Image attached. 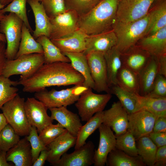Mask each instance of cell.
I'll return each mask as SVG.
<instances>
[{
	"label": "cell",
	"mask_w": 166,
	"mask_h": 166,
	"mask_svg": "<svg viewBox=\"0 0 166 166\" xmlns=\"http://www.w3.org/2000/svg\"><path fill=\"white\" fill-rule=\"evenodd\" d=\"M84 79L70 63L56 62L42 65L31 77L18 81L23 91L35 93L52 86L83 85Z\"/></svg>",
	"instance_id": "6da1fadb"
},
{
	"label": "cell",
	"mask_w": 166,
	"mask_h": 166,
	"mask_svg": "<svg viewBox=\"0 0 166 166\" xmlns=\"http://www.w3.org/2000/svg\"><path fill=\"white\" fill-rule=\"evenodd\" d=\"M121 0H102L85 14L80 16L79 29L88 35L112 29Z\"/></svg>",
	"instance_id": "7a4b0ae2"
},
{
	"label": "cell",
	"mask_w": 166,
	"mask_h": 166,
	"mask_svg": "<svg viewBox=\"0 0 166 166\" xmlns=\"http://www.w3.org/2000/svg\"><path fill=\"white\" fill-rule=\"evenodd\" d=\"M150 13L133 21L123 23L115 21L112 29L117 37L116 47L123 53L135 45L145 35L149 24Z\"/></svg>",
	"instance_id": "3957f363"
},
{
	"label": "cell",
	"mask_w": 166,
	"mask_h": 166,
	"mask_svg": "<svg viewBox=\"0 0 166 166\" xmlns=\"http://www.w3.org/2000/svg\"><path fill=\"white\" fill-rule=\"evenodd\" d=\"M45 63L43 54L33 53L22 55L12 60H7L2 75L9 78L20 75L19 80L26 79L33 75Z\"/></svg>",
	"instance_id": "277c9868"
},
{
	"label": "cell",
	"mask_w": 166,
	"mask_h": 166,
	"mask_svg": "<svg viewBox=\"0 0 166 166\" xmlns=\"http://www.w3.org/2000/svg\"><path fill=\"white\" fill-rule=\"evenodd\" d=\"M87 88L83 85H79L60 90L52 89L48 91L45 89L35 93L34 97L42 102L48 109L67 107L75 103Z\"/></svg>",
	"instance_id": "5b68a950"
},
{
	"label": "cell",
	"mask_w": 166,
	"mask_h": 166,
	"mask_svg": "<svg viewBox=\"0 0 166 166\" xmlns=\"http://www.w3.org/2000/svg\"><path fill=\"white\" fill-rule=\"evenodd\" d=\"M25 102V99L18 94L1 109L8 124L21 136H28L31 127L26 117Z\"/></svg>",
	"instance_id": "8992f818"
},
{
	"label": "cell",
	"mask_w": 166,
	"mask_h": 166,
	"mask_svg": "<svg viewBox=\"0 0 166 166\" xmlns=\"http://www.w3.org/2000/svg\"><path fill=\"white\" fill-rule=\"evenodd\" d=\"M23 21L15 14L10 13L0 21V32L6 37L7 45L6 55L7 60L14 59L21 38Z\"/></svg>",
	"instance_id": "52a82bcc"
},
{
	"label": "cell",
	"mask_w": 166,
	"mask_h": 166,
	"mask_svg": "<svg viewBox=\"0 0 166 166\" xmlns=\"http://www.w3.org/2000/svg\"><path fill=\"white\" fill-rule=\"evenodd\" d=\"M88 88L81 95L75 104L81 120L87 121L95 113L103 111L111 99V94H98Z\"/></svg>",
	"instance_id": "ba28073f"
},
{
	"label": "cell",
	"mask_w": 166,
	"mask_h": 166,
	"mask_svg": "<svg viewBox=\"0 0 166 166\" xmlns=\"http://www.w3.org/2000/svg\"><path fill=\"white\" fill-rule=\"evenodd\" d=\"M156 0H121L115 21L128 22L146 15Z\"/></svg>",
	"instance_id": "9c48e42d"
},
{
	"label": "cell",
	"mask_w": 166,
	"mask_h": 166,
	"mask_svg": "<svg viewBox=\"0 0 166 166\" xmlns=\"http://www.w3.org/2000/svg\"><path fill=\"white\" fill-rule=\"evenodd\" d=\"M79 17L75 11L67 9L63 13L49 18L51 30L49 38H59L73 34L79 29Z\"/></svg>",
	"instance_id": "30bf717a"
},
{
	"label": "cell",
	"mask_w": 166,
	"mask_h": 166,
	"mask_svg": "<svg viewBox=\"0 0 166 166\" xmlns=\"http://www.w3.org/2000/svg\"><path fill=\"white\" fill-rule=\"evenodd\" d=\"M91 76L94 82V90L98 92L110 93L107 72L104 53L93 52L86 55Z\"/></svg>",
	"instance_id": "8fae6325"
},
{
	"label": "cell",
	"mask_w": 166,
	"mask_h": 166,
	"mask_svg": "<svg viewBox=\"0 0 166 166\" xmlns=\"http://www.w3.org/2000/svg\"><path fill=\"white\" fill-rule=\"evenodd\" d=\"M94 145L90 141L70 153L66 152L56 162L50 164L54 166H90L94 162Z\"/></svg>",
	"instance_id": "7c38bea8"
},
{
	"label": "cell",
	"mask_w": 166,
	"mask_h": 166,
	"mask_svg": "<svg viewBox=\"0 0 166 166\" xmlns=\"http://www.w3.org/2000/svg\"><path fill=\"white\" fill-rule=\"evenodd\" d=\"M25 108L28 121L35 127L38 133L52 123L53 120L47 114L48 109L35 97H28L25 102Z\"/></svg>",
	"instance_id": "4fadbf2b"
},
{
	"label": "cell",
	"mask_w": 166,
	"mask_h": 166,
	"mask_svg": "<svg viewBox=\"0 0 166 166\" xmlns=\"http://www.w3.org/2000/svg\"><path fill=\"white\" fill-rule=\"evenodd\" d=\"M156 119L152 114L144 110L128 114L127 130L133 135L136 140L148 136L152 132Z\"/></svg>",
	"instance_id": "5bb4252c"
},
{
	"label": "cell",
	"mask_w": 166,
	"mask_h": 166,
	"mask_svg": "<svg viewBox=\"0 0 166 166\" xmlns=\"http://www.w3.org/2000/svg\"><path fill=\"white\" fill-rule=\"evenodd\" d=\"M103 124L109 127L115 136L121 134L127 130L128 113L119 101L114 102L109 109L103 111Z\"/></svg>",
	"instance_id": "9a60e30c"
},
{
	"label": "cell",
	"mask_w": 166,
	"mask_h": 166,
	"mask_svg": "<svg viewBox=\"0 0 166 166\" xmlns=\"http://www.w3.org/2000/svg\"><path fill=\"white\" fill-rule=\"evenodd\" d=\"M98 128L99 142L97 149L95 150L93 164L94 166H104L109 154L116 148V137L112 129L103 123Z\"/></svg>",
	"instance_id": "2e32d148"
},
{
	"label": "cell",
	"mask_w": 166,
	"mask_h": 166,
	"mask_svg": "<svg viewBox=\"0 0 166 166\" xmlns=\"http://www.w3.org/2000/svg\"><path fill=\"white\" fill-rule=\"evenodd\" d=\"M117 42V37L112 29L88 35L86 39V49L83 53L85 55L93 52L104 53L116 46Z\"/></svg>",
	"instance_id": "e0dca14e"
},
{
	"label": "cell",
	"mask_w": 166,
	"mask_h": 166,
	"mask_svg": "<svg viewBox=\"0 0 166 166\" xmlns=\"http://www.w3.org/2000/svg\"><path fill=\"white\" fill-rule=\"evenodd\" d=\"M158 57L166 55V26L154 33L144 36L135 45Z\"/></svg>",
	"instance_id": "ac0fdd59"
},
{
	"label": "cell",
	"mask_w": 166,
	"mask_h": 166,
	"mask_svg": "<svg viewBox=\"0 0 166 166\" xmlns=\"http://www.w3.org/2000/svg\"><path fill=\"white\" fill-rule=\"evenodd\" d=\"M49 109L51 112L50 117L53 121H57L72 135L77 136L82 125L81 119L77 114L68 109L66 106Z\"/></svg>",
	"instance_id": "d6986e66"
},
{
	"label": "cell",
	"mask_w": 166,
	"mask_h": 166,
	"mask_svg": "<svg viewBox=\"0 0 166 166\" xmlns=\"http://www.w3.org/2000/svg\"><path fill=\"white\" fill-rule=\"evenodd\" d=\"M88 35L79 29L66 37L50 39L63 53L83 52L86 49V39Z\"/></svg>",
	"instance_id": "ffe728a7"
},
{
	"label": "cell",
	"mask_w": 166,
	"mask_h": 166,
	"mask_svg": "<svg viewBox=\"0 0 166 166\" xmlns=\"http://www.w3.org/2000/svg\"><path fill=\"white\" fill-rule=\"evenodd\" d=\"M151 56L146 51L135 45L121 53L122 65L139 74Z\"/></svg>",
	"instance_id": "44dd1931"
},
{
	"label": "cell",
	"mask_w": 166,
	"mask_h": 166,
	"mask_svg": "<svg viewBox=\"0 0 166 166\" xmlns=\"http://www.w3.org/2000/svg\"><path fill=\"white\" fill-rule=\"evenodd\" d=\"M7 161L15 166H32L33 164L31 147L26 136L6 152Z\"/></svg>",
	"instance_id": "7402d4cb"
},
{
	"label": "cell",
	"mask_w": 166,
	"mask_h": 166,
	"mask_svg": "<svg viewBox=\"0 0 166 166\" xmlns=\"http://www.w3.org/2000/svg\"><path fill=\"white\" fill-rule=\"evenodd\" d=\"M76 141V137L66 130L47 146L49 151L47 161L50 164L58 161L64 154L75 146Z\"/></svg>",
	"instance_id": "603a6c76"
},
{
	"label": "cell",
	"mask_w": 166,
	"mask_h": 166,
	"mask_svg": "<svg viewBox=\"0 0 166 166\" xmlns=\"http://www.w3.org/2000/svg\"><path fill=\"white\" fill-rule=\"evenodd\" d=\"M33 13L35 21V29L33 37L35 39L42 36L49 38L51 30L49 18L42 4L37 0H27Z\"/></svg>",
	"instance_id": "cb8c5ba5"
},
{
	"label": "cell",
	"mask_w": 166,
	"mask_h": 166,
	"mask_svg": "<svg viewBox=\"0 0 166 166\" xmlns=\"http://www.w3.org/2000/svg\"><path fill=\"white\" fill-rule=\"evenodd\" d=\"M158 74L157 57L151 56L146 65L138 74L140 95L146 96L149 93Z\"/></svg>",
	"instance_id": "d4e9b609"
},
{
	"label": "cell",
	"mask_w": 166,
	"mask_h": 166,
	"mask_svg": "<svg viewBox=\"0 0 166 166\" xmlns=\"http://www.w3.org/2000/svg\"><path fill=\"white\" fill-rule=\"evenodd\" d=\"M138 111L144 110L155 116L156 118L166 117V97H157L136 94Z\"/></svg>",
	"instance_id": "484cf974"
},
{
	"label": "cell",
	"mask_w": 166,
	"mask_h": 166,
	"mask_svg": "<svg viewBox=\"0 0 166 166\" xmlns=\"http://www.w3.org/2000/svg\"><path fill=\"white\" fill-rule=\"evenodd\" d=\"M70 61L72 66L83 77V85L94 89L95 85L91 76L86 55L83 52L64 53Z\"/></svg>",
	"instance_id": "4316f807"
},
{
	"label": "cell",
	"mask_w": 166,
	"mask_h": 166,
	"mask_svg": "<svg viewBox=\"0 0 166 166\" xmlns=\"http://www.w3.org/2000/svg\"><path fill=\"white\" fill-rule=\"evenodd\" d=\"M158 1L149 10V22L144 36L151 35L166 26V0Z\"/></svg>",
	"instance_id": "83f0119b"
},
{
	"label": "cell",
	"mask_w": 166,
	"mask_h": 166,
	"mask_svg": "<svg viewBox=\"0 0 166 166\" xmlns=\"http://www.w3.org/2000/svg\"><path fill=\"white\" fill-rule=\"evenodd\" d=\"M104 53L107 69L108 85L110 88L117 85V74L122 66L121 53L115 46Z\"/></svg>",
	"instance_id": "f1b7e54d"
},
{
	"label": "cell",
	"mask_w": 166,
	"mask_h": 166,
	"mask_svg": "<svg viewBox=\"0 0 166 166\" xmlns=\"http://www.w3.org/2000/svg\"><path fill=\"white\" fill-rule=\"evenodd\" d=\"M36 40L42 48L45 64L56 62H70L68 58L63 54L48 37L42 36Z\"/></svg>",
	"instance_id": "f546056e"
},
{
	"label": "cell",
	"mask_w": 166,
	"mask_h": 166,
	"mask_svg": "<svg viewBox=\"0 0 166 166\" xmlns=\"http://www.w3.org/2000/svg\"><path fill=\"white\" fill-rule=\"evenodd\" d=\"M117 83L118 85L123 89L139 94L138 74L122 65L117 74Z\"/></svg>",
	"instance_id": "4dcf8cb0"
},
{
	"label": "cell",
	"mask_w": 166,
	"mask_h": 166,
	"mask_svg": "<svg viewBox=\"0 0 166 166\" xmlns=\"http://www.w3.org/2000/svg\"><path fill=\"white\" fill-rule=\"evenodd\" d=\"M106 164L107 166L146 165L140 156H131L116 148L113 150L109 154Z\"/></svg>",
	"instance_id": "1f68e13d"
},
{
	"label": "cell",
	"mask_w": 166,
	"mask_h": 166,
	"mask_svg": "<svg viewBox=\"0 0 166 166\" xmlns=\"http://www.w3.org/2000/svg\"><path fill=\"white\" fill-rule=\"evenodd\" d=\"M103 111L95 113L81 127L76 136L75 149H78L83 145L89 136L103 123Z\"/></svg>",
	"instance_id": "d6a6232c"
},
{
	"label": "cell",
	"mask_w": 166,
	"mask_h": 166,
	"mask_svg": "<svg viewBox=\"0 0 166 166\" xmlns=\"http://www.w3.org/2000/svg\"><path fill=\"white\" fill-rule=\"evenodd\" d=\"M33 53L43 54V49L40 44L31 35L30 30L23 23L21 40L15 58L22 55Z\"/></svg>",
	"instance_id": "836d02e7"
},
{
	"label": "cell",
	"mask_w": 166,
	"mask_h": 166,
	"mask_svg": "<svg viewBox=\"0 0 166 166\" xmlns=\"http://www.w3.org/2000/svg\"><path fill=\"white\" fill-rule=\"evenodd\" d=\"M136 140L138 155L146 165L153 166L158 148L157 146L148 136L142 137Z\"/></svg>",
	"instance_id": "e575fe53"
},
{
	"label": "cell",
	"mask_w": 166,
	"mask_h": 166,
	"mask_svg": "<svg viewBox=\"0 0 166 166\" xmlns=\"http://www.w3.org/2000/svg\"><path fill=\"white\" fill-rule=\"evenodd\" d=\"M110 93L115 95L128 114L138 111L136 94L127 91L117 85L110 88Z\"/></svg>",
	"instance_id": "d590c367"
},
{
	"label": "cell",
	"mask_w": 166,
	"mask_h": 166,
	"mask_svg": "<svg viewBox=\"0 0 166 166\" xmlns=\"http://www.w3.org/2000/svg\"><path fill=\"white\" fill-rule=\"evenodd\" d=\"M116 136V148L133 156H139L136 140L133 135L127 130L124 133Z\"/></svg>",
	"instance_id": "8d00e7d4"
},
{
	"label": "cell",
	"mask_w": 166,
	"mask_h": 166,
	"mask_svg": "<svg viewBox=\"0 0 166 166\" xmlns=\"http://www.w3.org/2000/svg\"><path fill=\"white\" fill-rule=\"evenodd\" d=\"M17 85L18 81L11 80L2 75L0 76V109L5 103L18 94V89L13 86Z\"/></svg>",
	"instance_id": "74e56055"
},
{
	"label": "cell",
	"mask_w": 166,
	"mask_h": 166,
	"mask_svg": "<svg viewBox=\"0 0 166 166\" xmlns=\"http://www.w3.org/2000/svg\"><path fill=\"white\" fill-rule=\"evenodd\" d=\"M27 0H13L6 7L0 10V13L9 12L15 14L23 21L30 32L33 30L30 26L27 16L26 2Z\"/></svg>",
	"instance_id": "f35d334b"
},
{
	"label": "cell",
	"mask_w": 166,
	"mask_h": 166,
	"mask_svg": "<svg viewBox=\"0 0 166 166\" xmlns=\"http://www.w3.org/2000/svg\"><path fill=\"white\" fill-rule=\"evenodd\" d=\"M20 136L8 124L0 132V150L7 152L18 143Z\"/></svg>",
	"instance_id": "ab89813d"
},
{
	"label": "cell",
	"mask_w": 166,
	"mask_h": 166,
	"mask_svg": "<svg viewBox=\"0 0 166 166\" xmlns=\"http://www.w3.org/2000/svg\"><path fill=\"white\" fill-rule=\"evenodd\" d=\"M66 9L76 12L79 16L88 12L102 0H64Z\"/></svg>",
	"instance_id": "60d3db41"
},
{
	"label": "cell",
	"mask_w": 166,
	"mask_h": 166,
	"mask_svg": "<svg viewBox=\"0 0 166 166\" xmlns=\"http://www.w3.org/2000/svg\"><path fill=\"white\" fill-rule=\"evenodd\" d=\"M66 130L59 123L49 124L39 133V136L43 144L47 146Z\"/></svg>",
	"instance_id": "b9f144b4"
},
{
	"label": "cell",
	"mask_w": 166,
	"mask_h": 166,
	"mask_svg": "<svg viewBox=\"0 0 166 166\" xmlns=\"http://www.w3.org/2000/svg\"><path fill=\"white\" fill-rule=\"evenodd\" d=\"M38 133L37 128L31 126L29 134L26 136L31 145L33 163L41 151L48 148L41 140Z\"/></svg>",
	"instance_id": "7bdbcfd3"
},
{
	"label": "cell",
	"mask_w": 166,
	"mask_h": 166,
	"mask_svg": "<svg viewBox=\"0 0 166 166\" xmlns=\"http://www.w3.org/2000/svg\"><path fill=\"white\" fill-rule=\"evenodd\" d=\"M42 5L49 18L63 13L66 10L64 0H37Z\"/></svg>",
	"instance_id": "ee69618b"
},
{
	"label": "cell",
	"mask_w": 166,
	"mask_h": 166,
	"mask_svg": "<svg viewBox=\"0 0 166 166\" xmlns=\"http://www.w3.org/2000/svg\"><path fill=\"white\" fill-rule=\"evenodd\" d=\"M147 95L157 97H166V77L158 74L152 90Z\"/></svg>",
	"instance_id": "f6af8a7d"
},
{
	"label": "cell",
	"mask_w": 166,
	"mask_h": 166,
	"mask_svg": "<svg viewBox=\"0 0 166 166\" xmlns=\"http://www.w3.org/2000/svg\"><path fill=\"white\" fill-rule=\"evenodd\" d=\"M166 165V145L158 148L153 166Z\"/></svg>",
	"instance_id": "bcb514c9"
},
{
	"label": "cell",
	"mask_w": 166,
	"mask_h": 166,
	"mask_svg": "<svg viewBox=\"0 0 166 166\" xmlns=\"http://www.w3.org/2000/svg\"><path fill=\"white\" fill-rule=\"evenodd\" d=\"M148 136L158 148L166 145V132H152Z\"/></svg>",
	"instance_id": "7dc6e473"
},
{
	"label": "cell",
	"mask_w": 166,
	"mask_h": 166,
	"mask_svg": "<svg viewBox=\"0 0 166 166\" xmlns=\"http://www.w3.org/2000/svg\"><path fill=\"white\" fill-rule=\"evenodd\" d=\"M152 132H166V117H160L156 118Z\"/></svg>",
	"instance_id": "c3c4849f"
},
{
	"label": "cell",
	"mask_w": 166,
	"mask_h": 166,
	"mask_svg": "<svg viewBox=\"0 0 166 166\" xmlns=\"http://www.w3.org/2000/svg\"><path fill=\"white\" fill-rule=\"evenodd\" d=\"M6 42L0 40V76L7 60L6 55Z\"/></svg>",
	"instance_id": "681fc988"
},
{
	"label": "cell",
	"mask_w": 166,
	"mask_h": 166,
	"mask_svg": "<svg viewBox=\"0 0 166 166\" xmlns=\"http://www.w3.org/2000/svg\"><path fill=\"white\" fill-rule=\"evenodd\" d=\"M49 154L48 148L42 150L39 155L33 162L32 166H43L47 160Z\"/></svg>",
	"instance_id": "f907efd6"
},
{
	"label": "cell",
	"mask_w": 166,
	"mask_h": 166,
	"mask_svg": "<svg viewBox=\"0 0 166 166\" xmlns=\"http://www.w3.org/2000/svg\"><path fill=\"white\" fill-rule=\"evenodd\" d=\"M157 57L158 74L166 77V55Z\"/></svg>",
	"instance_id": "816d5d0a"
},
{
	"label": "cell",
	"mask_w": 166,
	"mask_h": 166,
	"mask_svg": "<svg viewBox=\"0 0 166 166\" xmlns=\"http://www.w3.org/2000/svg\"><path fill=\"white\" fill-rule=\"evenodd\" d=\"M6 152L0 150V166H11L6 158Z\"/></svg>",
	"instance_id": "f5cc1de1"
},
{
	"label": "cell",
	"mask_w": 166,
	"mask_h": 166,
	"mask_svg": "<svg viewBox=\"0 0 166 166\" xmlns=\"http://www.w3.org/2000/svg\"><path fill=\"white\" fill-rule=\"evenodd\" d=\"M8 124L6 119L3 113H0V132Z\"/></svg>",
	"instance_id": "db71d44e"
},
{
	"label": "cell",
	"mask_w": 166,
	"mask_h": 166,
	"mask_svg": "<svg viewBox=\"0 0 166 166\" xmlns=\"http://www.w3.org/2000/svg\"><path fill=\"white\" fill-rule=\"evenodd\" d=\"M13 0H0L1 3L5 6L10 3Z\"/></svg>",
	"instance_id": "11a10c76"
},
{
	"label": "cell",
	"mask_w": 166,
	"mask_h": 166,
	"mask_svg": "<svg viewBox=\"0 0 166 166\" xmlns=\"http://www.w3.org/2000/svg\"><path fill=\"white\" fill-rule=\"evenodd\" d=\"M5 6L2 5L0 2V10L4 8ZM5 15L4 14L0 13V21L5 16Z\"/></svg>",
	"instance_id": "9f6ffc18"
},
{
	"label": "cell",
	"mask_w": 166,
	"mask_h": 166,
	"mask_svg": "<svg viewBox=\"0 0 166 166\" xmlns=\"http://www.w3.org/2000/svg\"><path fill=\"white\" fill-rule=\"evenodd\" d=\"M0 40L6 42V40L5 35L0 33Z\"/></svg>",
	"instance_id": "6f0895ef"
}]
</instances>
